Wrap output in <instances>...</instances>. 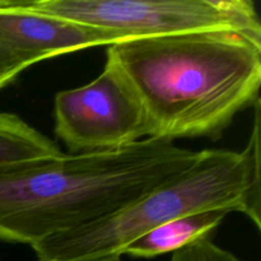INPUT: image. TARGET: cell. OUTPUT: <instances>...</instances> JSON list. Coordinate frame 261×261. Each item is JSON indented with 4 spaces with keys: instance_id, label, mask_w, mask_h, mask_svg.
<instances>
[{
    "instance_id": "3",
    "label": "cell",
    "mask_w": 261,
    "mask_h": 261,
    "mask_svg": "<svg viewBox=\"0 0 261 261\" xmlns=\"http://www.w3.org/2000/svg\"><path fill=\"white\" fill-rule=\"evenodd\" d=\"M246 147L199 150L195 162L130 205L32 246L37 261H120L132 242L180 217L223 209L261 229L260 101Z\"/></svg>"
},
{
    "instance_id": "1",
    "label": "cell",
    "mask_w": 261,
    "mask_h": 261,
    "mask_svg": "<svg viewBox=\"0 0 261 261\" xmlns=\"http://www.w3.org/2000/svg\"><path fill=\"white\" fill-rule=\"evenodd\" d=\"M139 98L149 138L217 140L260 101L261 40L204 31L122 41L107 60Z\"/></svg>"
},
{
    "instance_id": "5",
    "label": "cell",
    "mask_w": 261,
    "mask_h": 261,
    "mask_svg": "<svg viewBox=\"0 0 261 261\" xmlns=\"http://www.w3.org/2000/svg\"><path fill=\"white\" fill-rule=\"evenodd\" d=\"M54 121L69 154L119 149L149 138L139 98L109 61L91 83L55 94Z\"/></svg>"
},
{
    "instance_id": "2",
    "label": "cell",
    "mask_w": 261,
    "mask_h": 261,
    "mask_svg": "<svg viewBox=\"0 0 261 261\" xmlns=\"http://www.w3.org/2000/svg\"><path fill=\"white\" fill-rule=\"evenodd\" d=\"M199 152L147 138L0 168V241L30 245L99 221L188 170Z\"/></svg>"
},
{
    "instance_id": "6",
    "label": "cell",
    "mask_w": 261,
    "mask_h": 261,
    "mask_svg": "<svg viewBox=\"0 0 261 261\" xmlns=\"http://www.w3.org/2000/svg\"><path fill=\"white\" fill-rule=\"evenodd\" d=\"M134 37L35 10L24 2L0 0V42L30 68L63 54L111 46Z\"/></svg>"
},
{
    "instance_id": "7",
    "label": "cell",
    "mask_w": 261,
    "mask_h": 261,
    "mask_svg": "<svg viewBox=\"0 0 261 261\" xmlns=\"http://www.w3.org/2000/svg\"><path fill=\"white\" fill-rule=\"evenodd\" d=\"M228 214H231V212L223 209L205 211L161 224L132 242L125 249L124 256L153 259L166 254H173L198 240L209 237Z\"/></svg>"
},
{
    "instance_id": "10",
    "label": "cell",
    "mask_w": 261,
    "mask_h": 261,
    "mask_svg": "<svg viewBox=\"0 0 261 261\" xmlns=\"http://www.w3.org/2000/svg\"><path fill=\"white\" fill-rule=\"evenodd\" d=\"M25 68L0 42V91L14 82Z\"/></svg>"
},
{
    "instance_id": "8",
    "label": "cell",
    "mask_w": 261,
    "mask_h": 261,
    "mask_svg": "<svg viewBox=\"0 0 261 261\" xmlns=\"http://www.w3.org/2000/svg\"><path fill=\"white\" fill-rule=\"evenodd\" d=\"M63 154L55 142L18 115L0 111V168L53 160Z\"/></svg>"
},
{
    "instance_id": "4",
    "label": "cell",
    "mask_w": 261,
    "mask_h": 261,
    "mask_svg": "<svg viewBox=\"0 0 261 261\" xmlns=\"http://www.w3.org/2000/svg\"><path fill=\"white\" fill-rule=\"evenodd\" d=\"M35 10L134 38L234 31L261 40L251 0H31Z\"/></svg>"
},
{
    "instance_id": "9",
    "label": "cell",
    "mask_w": 261,
    "mask_h": 261,
    "mask_svg": "<svg viewBox=\"0 0 261 261\" xmlns=\"http://www.w3.org/2000/svg\"><path fill=\"white\" fill-rule=\"evenodd\" d=\"M170 261H244L228 250L214 244L209 237L198 240L171 254Z\"/></svg>"
}]
</instances>
